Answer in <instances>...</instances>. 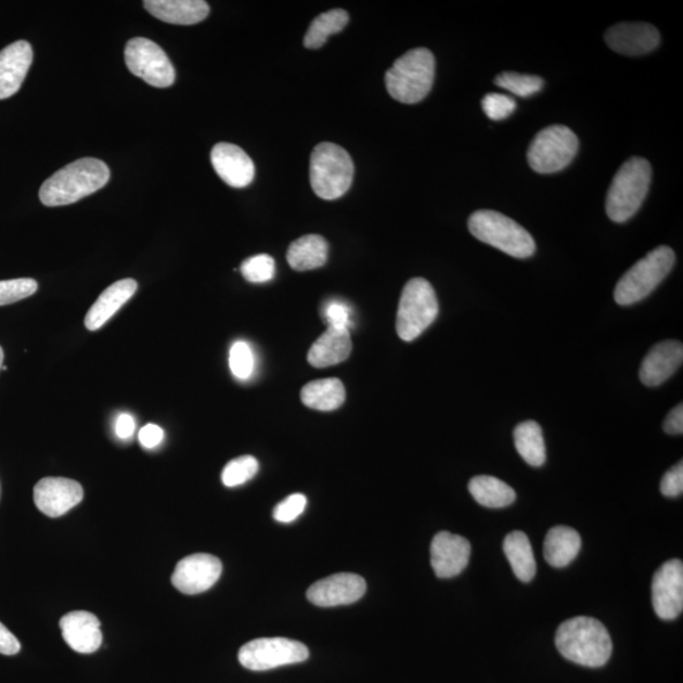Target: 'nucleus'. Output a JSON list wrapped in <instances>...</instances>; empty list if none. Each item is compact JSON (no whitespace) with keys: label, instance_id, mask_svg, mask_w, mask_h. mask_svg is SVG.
Here are the masks:
<instances>
[{"label":"nucleus","instance_id":"obj_1","mask_svg":"<svg viewBox=\"0 0 683 683\" xmlns=\"http://www.w3.org/2000/svg\"><path fill=\"white\" fill-rule=\"evenodd\" d=\"M109 178V167L101 159L83 157L46 180L40 189V201L46 207H63L94 194Z\"/></svg>","mask_w":683,"mask_h":683},{"label":"nucleus","instance_id":"obj_2","mask_svg":"<svg viewBox=\"0 0 683 683\" xmlns=\"http://www.w3.org/2000/svg\"><path fill=\"white\" fill-rule=\"evenodd\" d=\"M556 647L571 662L597 668L611 657L613 642L602 621L575 617L562 622L556 633Z\"/></svg>","mask_w":683,"mask_h":683},{"label":"nucleus","instance_id":"obj_3","mask_svg":"<svg viewBox=\"0 0 683 683\" xmlns=\"http://www.w3.org/2000/svg\"><path fill=\"white\" fill-rule=\"evenodd\" d=\"M435 74L436 60L428 49L410 50L387 70L386 88L395 101L420 103L430 93Z\"/></svg>","mask_w":683,"mask_h":683},{"label":"nucleus","instance_id":"obj_4","mask_svg":"<svg viewBox=\"0 0 683 683\" xmlns=\"http://www.w3.org/2000/svg\"><path fill=\"white\" fill-rule=\"evenodd\" d=\"M652 167L643 157H632L615 175L606 195V215L613 222L632 218L649 192Z\"/></svg>","mask_w":683,"mask_h":683},{"label":"nucleus","instance_id":"obj_5","mask_svg":"<svg viewBox=\"0 0 683 683\" xmlns=\"http://www.w3.org/2000/svg\"><path fill=\"white\" fill-rule=\"evenodd\" d=\"M355 166L348 152L336 143L323 142L311 152L310 185L324 201L344 196L353 181Z\"/></svg>","mask_w":683,"mask_h":683},{"label":"nucleus","instance_id":"obj_6","mask_svg":"<svg viewBox=\"0 0 683 683\" xmlns=\"http://www.w3.org/2000/svg\"><path fill=\"white\" fill-rule=\"evenodd\" d=\"M468 230L476 240L508 256L528 258L536 253V242L526 228L499 211H475L468 219Z\"/></svg>","mask_w":683,"mask_h":683},{"label":"nucleus","instance_id":"obj_7","mask_svg":"<svg viewBox=\"0 0 683 683\" xmlns=\"http://www.w3.org/2000/svg\"><path fill=\"white\" fill-rule=\"evenodd\" d=\"M674 262L672 248L659 246L650 250L619 280L614 292L615 301L627 307L647 298L671 272Z\"/></svg>","mask_w":683,"mask_h":683},{"label":"nucleus","instance_id":"obj_8","mask_svg":"<svg viewBox=\"0 0 683 683\" xmlns=\"http://www.w3.org/2000/svg\"><path fill=\"white\" fill-rule=\"evenodd\" d=\"M439 306L429 281L415 278L408 281L401 293L397 317V332L405 342L421 336L436 321Z\"/></svg>","mask_w":683,"mask_h":683},{"label":"nucleus","instance_id":"obj_9","mask_svg":"<svg viewBox=\"0 0 683 683\" xmlns=\"http://www.w3.org/2000/svg\"><path fill=\"white\" fill-rule=\"evenodd\" d=\"M579 151V139L566 126H550L542 129L528 150V163L539 173H553L564 170L572 163Z\"/></svg>","mask_w":683,"mask_h":683},{"label":"nucleus","instance_id":"obj_10","mask_svg":"<svg viewBox=\"0 0 683 683\" xmlns=\"http://www.w3.org/2000/svg\"><path fill=\"white\" fill-rule=\"evenodd\" d=\"M308 658L307 645L287 637H260L243 645L239 653L240 663L257 672L301 663Z\"/></svg>","mask_w":683,"mask_h":683},{"label":"nucleus","instance_id":"obj_11","mask_svg":"<svg viewBox=\"0 0 683 683\" xmlns=\"http://www.w3.org/2000/svg\"><path fill=\"white\" fill-rule=\"evenodd\" d=\"M128 70L155 88H169L177 74L169 57L157 43L149 38L129 40L125 50Z\"/></svg>","mask_w":683,"mask_h":683},{"label":"nucleus","instance_id":"obj_12","mask_svg":"<svg viewBox=\"0 0 683 683\" xmlns=\"http://www.w3.org/2000/svg\"><path fill=\"white\" fill-rule=\"evenodd\" d=\"M652 603L657 617L674 620L683 610V564L671 559L659 567L652 582Z\"/></svg>","mask_w":683,"mask_h":683},{"label":"nucleus","instance_id":"obj_13","mask_svg":"<svg viewBox=\"0 0 683 683\" xmlns=\"http://www.w3.org/2000/svg\"><path fill=\"white\" fill-rule=\"evenodd\" d=\"M222 571L219 558L207 553H196L179 562L171 582L182 594L197 595L215 587Z\"/></svg>","mask_w":683,"mask_h":683},{"label":"nucleus","instance_id":"obj_14","mask_svg":"<svg viewBox=\"0 0 683 683\" xmlns=\"http://www.w3.org/2000/svg\"><path fill=\"white\" fill-rule=\"evenodd\" d=\"M83 498V490L79 482L64 477H44L34 489V500L38 511L50 518L72 511L79 505Z\"/></svg>","mask_w":683,"mask_h":683},{"label":"nucleus","instance_id":"obj_15","mask_svg":"<svg viewBox=\"0 0 683 683\" xmlns=\"http://www.w3.org/2000/svg\"><path fill=\"white\" fill-rule=\"evenodd\" d=\"M366 590V581L361 576L337 574L311 584L307 597L315 606L333 607L359 602Z\"/></svg>","mask_w":683,"mask_h":683},{"label":"nucleus","instance_id":"obj_16","mask_svg":"<svg viewBox=\"0 0 683 683\" xmlns=\"http://www.w3.org/2000/svg\"><path fill=\"white\" fill-rule=\"evenodd\" d=\"M471 544L466 538L439 531L430 545V564L439 579H452L468 565Z\"/></svg>","mask_w":683,"mask_h":683},{"label":"nucleus","instance_id":"obj_17","mask_svg":"<svg viewBox=\"0 0 683 683\" xmlns=\"http://www.w3.org/2000/svg\"><path fill=\"white\" fill-rule=\"evenodd\" d=\"M658 29L649 23H619L606 30L605 42L621 55L641 56L658 48Z\"/></svg>","mask_w":683,"mask_h":683},{"label":"nucleus","instance_id":"obj_18","mask_svg":"<svg viewBox=\"0 0 683 683\" xmlns=\"http://www.w3.org/2000/svg\"><path fill=\"white\" fill-rule=\"evenodd\" d=\"M211 165L218 177L232 188H246L254 181L255 164L241 147L218 143L211 150Z\"/></svg>","mask_w":683,"mask_h":683},{"label":"nucleus","instance_id":"obj_19","mask_svg":"<svg viewBox=\"0 0 683 683\" xmlns=\"http://www.w3.org/2000/svg\"><path fill=\"white\" fill-rule=\"evenodd\" d=\"M61 632L68 647L82 655H90L101 648L103 634L101 621L94 614L73 611L60 620Z\"/></svg>","mask_w":683,"mask_h":683},{"label":"nucleus","instance_id":"obj_20","mask_svg":"<svg viewBox=\"0 0 683 683\" xmlns=\"http://www.w3.org/2000/svg\"><path fill=\"white\" fill-rule=\"evenodd\" d=\"M683 361V346L679 340H665L650 349L643 360L640 377L645 386L655 387L667 382Z\"/></svg>","mask_w":683,"mask_h":683},{"label":"nucleus","instance_id":"obj_21","mask_svg":"<svg viewBox=\"0 0 683 683\" xmlns=\"http://www.w3.org/2000/svg\"><path fill=\"white\" fill-rule=\"evenodd\" d=\"M34 51L27 41H17L0 51V101L17 93L33 65Z\"/></svg>","mask_w":683,"mask_h":683},{"label":"nucleus","instance_id":"obj_22","mask_svg":"<svg viewBox=\"0 0 683 683\" xmlns=\"http://www.w3.org/2000/svg\"><path fill=\"white\" fill-rule=\"evenodd\" d=\"M137 287H139V284L133 279L119 280L117 283L106 287L88 311L86 322H83L87 330L91 332L101 330L132 298Z\"/></svg>","mask_w":683,"mask_h":683},{"label":"nucleus","instance_id":"obj_23","mask_svg":"<svg viewBox=\"0 0 683 683\" xmlns=\"http://www.w3.org/2000/svg\"><path fill=\"white\" fill-rule=\"evenodd\" d=\"M351 352L352 340L349 330L328 326L311 346L308 362L317 369L330 368L346 361Z\"/></svg>","mask_w":683,"mask_h":683},{"label":"nucleus","instance_id":"obj_24","mask_svg":"<svg viewBox=\"0 0 683 683\" xmlns=\"http://www.w3.org/2000/svg\"><path fill=\"white\" fill-rule=\"evenodd\" d=\"M146 11L171 25H196L208 17L210 8L204 0H146Z\"/></svg>","mask_w":683,"mask_h":683},{"label":"nucleus","instance_id":"obj_25","mask_svg":"<svg viewBox=\"0 0 683 683\" xmlns=\"http://www.w3.org/2000/svg\"><path fill=\"white\" fill-rule=\"evenodd\" d=\"M328 242L322 235L308 234L292 243L286 258L295 271L315 270L328 260Z\"/></svg>","mask_w":683,"mask_h":683},{"label":"nucleus","instance_id":"obj_26","mask_svg":"<svg viewBox=\"0 0 683 683\" xmlns=\"http://www.w3.org/2000/svg\"><path fill=\"white\" fill-rule=\"evenodd\" d=\"M581 550V537L572 528L557 526L544 539V558L552 567L564 568L571 564Z\"/></svg>","mask_w":683,"mask_h":683},{"label":"nucleus","instance_id":"obj_27","mask_svg":"<svg viewBox=\"0 0 683 683\" xmlns=\"http://www.w3.org/2000/svg\"><path fill=\"white\" fill-rule=\"evenodd\" d=\"M300 398L308 408L332 412L344 405L345 385L338 378L315 379L302 387Z\"/></svg>","mask_w":683,"mask_h":683},{"label":"nucleus","instance_id":"obj_28","mask_svg":"<svg viewBox=\"0 0 683 683\" xmlns=\"http://www.w3.org/2000/svg\"><path fill=\"white\" fill-rule=\"evenodd\" d=\"M505 556L513 572L521 582H530L537 572V562L529 538L523 531L515 530L504 539Z\"/></svg>","mask_w":683,"mask_h":683},{"label":"nucleus","instance_id":"obj_29","mask_svg":"<svg viewBox=\"0 0 683 683\" xmlns=\"http://www.w3.org/2000/svg\"><path fill=\"white\" fill-rule=\"evenodd\" d=\"M468 490L477 503L485 507H506L516 500L514 489L493 476L482 475L474 477L468 484Z\"/></svg>","mask_w":683,"mask_h":683},{"label":"nucleus","instance_id":"obj_30","mask_svg":"<svg viewBox=\"0 0 683 683\" xmlns=\"http://www.w3.org/2000/svg\"><path fill=\"white\" fill-rule=\"evenodd\" d=\"M514 443L521 459L533 467L544 465L546 459L545 443L541 425L527 421L516 425Z\"/></svg>","mask_w":683,"mask_h":683},{"label":"nucleus","instance_id":"obj_31","mask_svg":"<svg viewBox=\"0 0 683 683\" xmlns=\"http://www.w3.org/2000/svg\"><path fill=\"white\" fill-rule=\"evenodd\" d=\"M348 22L349 15L345 10H332L319 14L318 17L310 23L306 38H304V46L310 50L323 48L328 37L345 29Z\"/></svg>","mask_w":683,"mask_h":683},{"label":"nucleus","instance_id":"obj_32","mask_svg":"<svg viewBox=\"0 0 683 683\" xmlns=\"http://www.w3.org/2000/svg\"><path fill=\"white\" fill-rule=\"evenodd\" d=\"M498 87L511 91L512 94L528 98L541 91L544 81L537 75L506 72L497 76Z\"/></svg>","mask_w":683,"mask_h":683},{"label":"nucleus","instance_id":"obj_33","mask_svg":"<svg viewBox=\"0 0 683 683\" xmlns=\"http://www.w3.org/2000/svg\"><path fill=\"white\" fill-rule=\"evenodd\" d=\"M258 461L253 455H242V458L227 463L222 473V481L227 488H235L246 484L258 473Z\"/></svg>","mask_w":683,"mask_h":683},{"label":"nucleus","instance_id":"obj_34","mask_svg":"<svg viewBox=\"0 0 683 683\" xmlns=\"http://www.w3.org/2000/svg\"><path fill=\"white\" fill-rule=\"evenodd\" d=\"M241 272L249 283H268L275 275V261L269 255L249 257L241 265Z\"/></svg>","mask_w":683,"mask_h":683},{"label":"nucleus","instance_id":"obj_35","mask_svg":"<svg viewBox=\"0 0 683 683\" xmlns=\"http://www.w3.org/2000/svg\"><path fill=\"white\" fill-rule=\"evenodd\" d=\"M38 284L34 279L0 281V307L29 298L36 294Z\"/></svg>","mask_w":683,"mask_h":683},{"label":"nucleus","instance_id":"obj_36","mask_svg":"<svg viewBox=\"0 0 683 683\" xmlns=\"http://www.w3.org/2000/svg\"><path fill=\"white\" fill-rule=\"evenodd\" d=\"M232 374L240 379H247L254 374L255 356L246 342H235L230 351Z\"/></svg>","mask_w":683,"mask_h":683},{"label":"nucleus","instance_id":"obj_37","mask_svg":"<svg viewBox=\"0 0 683 683\" xmlns=\"http://www.w3.org/2000/svg\"><path fill=\"white\" fill-rule=\"evenodd\" d=\"M482 109L490 119L503 120L512 116L516 109V103L512 96L490 93L482 99Z\"/></svg>","mask_w":683,"mask_h":683},{"label":"nucleus","instance_id":"obj_38","mask_svg":"<svg viewBox=\"0 0 683 683\" xmlns=\"http://www.w3.org/2000/svg\"><path fill=\"white\" fill-rule=\"evenodd\" d=\"M308 500L302 493H293L273 508V519L279 523H292L306 511Z\"/></svg>","mask_w":683,"mask_h":683},{"label":"nucleus","instance_id":"obj_39","mask_svg":"<svg viewBox=\"0 0 683 683\" xmlns=\"http://www.w3.org/2000/svg\"><path fill=\"white\" fill-rule=\"evenodd\" d=\"M322 315L328 326L347 330L352 326V310L344 301L331 300L326 302Z\"/></svg>","mask_w":683,"mask_h":683},{"label":"nucleus","instance_id":"obj_40","mask_svg":"<svg viewBox=\"0 0 683 683\" xmlns=\"http://www.w3.org/2000/svg\"><path fill=\"white\" fill-rule=\"evenodd\" d=\"M683 491V465L679 462L670 471H667L666 475L660 481V492L667 498H678L682 495Z\"/></svg>","mask_w":683,"mask_h":683},{"label":"nucleus","instance_id":"obj_41","mask_svg":"<svg viewBox=\"0 0 683 683\" xmlns=\"http://www.w3.org/2000/svg\"><path fill=\"white\" fill-rule=\"evenodd\" d=\"M21 650V643L5 626L0 622V655L14 656Z\"/></svg>","mask_w":683,"mask_h":683},{"label":"nucleus","instance_id":"obj_42","mask_svg":"<svg viewBox=\"0 0 683 683\" xmlns=\"http://www.w3.org/2000/svg\"><path fill=\"white\" fill-rule=\"evenodd\" d=\"M140 442L144 448H155L163 442L164 430L156 424H147L140 430Z\"/></svg>","mask_w":683,"mask_h":683},{"label":"nucleus","instance_id":"obj_43","mask_svg":"<svg viewBox=\"0 0 683 683\" xmlns=\"http://www.w3.org/2000/svg\"><path fill=\"white\" fill-rule=\"evenodd\" d=\"M663 429L667 435L678 436L683 433V405L680 404L671 410L666 416Z\"/></svg>","mask_w":683,"mask_h":683},{"label":"nucleus","instance_id":"obj_44","mask_svg":"<svg viewBox=\"0 0 683 683\" xmlns=\"http://www.w3.org/2000/svg\"><path fill=\"white\" fill-rule=\"evenodd\" d=\"M136 423L131 415L120 414L116 422V435L120 439H128L133 436Z\"/></svg>","mask_w":683,"mask_h":683},{"label":"nucleus","instance_id":"obj_45","mask_svg":"<svg viewBox=\"0 0 683 683\" xmlns=\"http://www.w3.org/2000/svg\"><path fill=\"white\" fill-rule=\"evenodd\" d=\"M3 361H4V351H3V348L0 347V370L3 369Z\"/></svg>","mask_w":683,"mask_h":683}]
</instances>
